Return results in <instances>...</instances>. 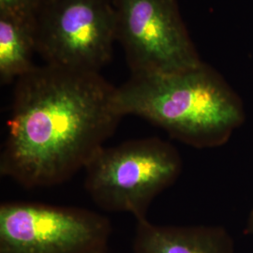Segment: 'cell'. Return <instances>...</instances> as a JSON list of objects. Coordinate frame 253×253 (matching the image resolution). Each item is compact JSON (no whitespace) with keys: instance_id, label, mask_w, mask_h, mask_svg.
<instances>
[{"instance_id":"obj_9","label":"cell","mask_w":253,"mask_h":253,"mask_svg":"<svg viewBox=\"0 0 253 253\" xmlns=\"http://www.w3.org/2000/svg\"><path fill=\"white\" fill-rule=\"evenodd\" d=\"M47 0H0V12L32 19Z\"/></svg>"},{"instance_id":"obj_8","label":"cell","mask_w":253,"mask_h":253,"mask_svg":"<svg viewBox=\"0 0 253 253\" xmlns=\"http://www.w3.org/2000/svg\"><path fill=\"white\" fill-rule=\"evenodd\" d=\"M36 52L33 20L0 12V81L2 84L15 82L29 73L35 65Z\"/></svg>"},{"instance_id":"obj_6","label":"cell","mask_w":253,"mask_h":253,"mask_svg":"<svg viewBox=\"0 0 253 253\" xmlns=\"http://www.w3.org/2000/svg\"><path fill=\"white\" fill-rule=\"evenodd\" d=\"M116 34L131 75L179 73L203 62L175 0H115Z\"/></svg>"},{"instance_id":"obj_4","label":"cell","mask_w":253,"mask_h":253,"mask_svg":"<svg viewBox=\"0 0 253 253\" xmlns=\"http://www.w3.org/2000/svg\"><path fill=\"white\" fill-rule=\"evenodd\" d=\"M36 52L46 64L100 73L117 40L108 0H47L33 17Z\"/></svg>"},{"instance_id":"obj_3","label":"cell","mask_w":253,"mask_h":253,"mask_svg":"<svg viewBox=\"0 0 253 253\" xmlns=\"http://www.w3.org/2000/svg\"><path fill=\"white\" fill-rule=\"evenodd\" d=\"M175 146L158 137L103 146L85 166L84 187L99 208L147 219L154 199L182 172Z\"/></svg>"},{"instance_id":"obj_7","label":"cell","mask_w":253,"mask_h":253,"mask_svg":"<svg viewBox=\"0 0 253 253\" xmlns=\"http://www.w3.org/2000/svg\"><path fill=\"white\" fill-rule=\"evenodd\" d=\"M133 253H234L230 233L215 225H158L137 222Z\"/></svg>"},{"instance_id":"obj_2","label":"cell","mask_w":253,"mask_h":253,"mask_svg":"<svg viewBox=\"0 0 253 253\" xmlns=\"http://www.w3.org/2000/svg\"><path fill=\"white\" fill-rule=\"evenodd\" d=\"M118 114L144 118L195 148L226 144L245 121L238 96L206 64L179 73L130 75L116 88Z\"/></svg>"},{"instance_id":"obj_1","label":"cell","mask_w":253,"mask_h":253,"mask_svg":"<svg viewBox=\"0 0 253 253\" xmlns=\"http://www.w3.org/2000/svg\"><path fill=\"white\" fill-rule=\"evenodd\" d=\"M116 88L100 73L45 64L15 81L0 173L48 188L84 169L118 128Z\"/></svg>"},{"instance_id":"obj_10","label":"cell","mask_w":253,"mask_h":253,"mask_svg":"<svg viewBox=\"0 0 253 253\" xmlns=\"http://www.w3.org/2000/svg\"><path fill=\"white\" fill-rule=\"evenodd\" d=\"M246 233L253 236V208L248 218L247 227H246Z\"/></svg>"},{"instance_id":"obj_11","label":"cell","mask_w":253,"mask_h":253,"mask_svg":"<svg viewBox=\"0 0 253 253\" xmlns=\"http://www.w3.org/2000/svg\"><path fill=\"white\" fill-rule=\"evenodd\" d=\"M108 253V252H107V251H105V252H102V253Z\"/></svg>"},{"instance_id":"obj_5","label":"cell","mask_w":253,"mask_h":253,"mask_svg":"<svg viewBox=\"0 0 253 253\" xmlns=\"http://www.w3.org/2000/svg\"><path fill=\"white\" fill-rule=\"evenodd\" d=\"M111 235L108 217L88 209L22 201L0 206V253H100Z\"/></svg>"}]
</instances>
